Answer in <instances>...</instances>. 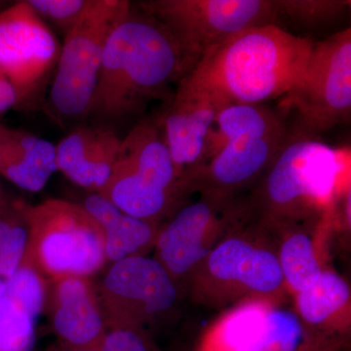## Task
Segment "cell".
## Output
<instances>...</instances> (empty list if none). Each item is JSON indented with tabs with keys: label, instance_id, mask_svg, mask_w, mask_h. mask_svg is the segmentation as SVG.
<instances>
[{
	"label": "cell",
	"instance_id": "obj_1",
	"mask_svg": "<svg viewBox=\"0 0 351 351\" xmlns=\"http://www.w3.org/2000/svg\"><path fill=\"white\" fill-rule=\"evenodd\" d=\"M314 44L276 24L252 27L205 53L179 84L223 106L282 99L306 71Z\"/></svg>",
	"mask_w": 351,
	"mask_h": 351
},
{
	"label": "cell",
	"instance_id": "obj_2",
	"mask_svg": "<svg viewBox=\"0 0 351 351\" xmlns=\"http://www.w3.org/2000/svg\"><path fill=\"white\" fill-rule=\"evenodd\" d=\"M189 71L169 32L131 8L108 38L86 117L113 122L135 114Z\"/></svg>",
	"mask_w": 351,
	"mask_h": 351
},
{
	"label": "cell",
	"instance_id": "obj_3",
	"mask_svg": "<svg viewBox=\"0 0 351 351\" xmlns=\"http://www.w3.org/2000/svg\"><path fill=\"white\" fill-rule=\"evenodd\" d=\"M316 137L299 129L288 131L252 199L263 225L293 223L332 202L345 160L341 151Z\"/></svg>",
	"mask_w": 351,
	"mask_h": 351
},
{
	"label": "cell",
	"instance_id": "obj_4",
	"mask_svg": "<svg viewBox=\"0 0 351 351\" xmlns=\"http://www.w3.org/2000/svg\"><path fill=\"white\" fill-rule=\"evenodd\" d=\"M29 228L25 260L51 280L68 276L90 278L103 269L104 232L80 205L48 199L25 206Z\"/></svg>",
	"mask_w": 351,
	"mask_h": 351
},
{
	"label": "cell",
	"instance_id": "obj_5",
	"mask_svg": "<svg viewBox=\"0 0 351 351\" xmlns=\"http://www.w3.org/2000/svg\"><path fill=\"white\" fill-rule=\"evenodd\" d=\"M166 29L189 69L205 53L240 32L276 25L277 0H149L138 4Z\"/></svg>",
	"mask_w": 351,
	"mask_h": 351
},
{
	"label": "cell",
	"instance_id": "obj_6",
	"mask_svg": "<svg viewBox=\"0 0 351 351\" xmlns=\"http://www.w3.org/2000/svg\"><path fill=\"white\" fill-rule=\"evenodd\" d=\"M126 0H89L82 17L64 36L50 91L53 110L66 119L86 117L106 46L129 12Z\"/></svg>",
	"mask_w": 351,
	"mask_h": 351
},
{
	"label": "cell",
	"instance_id": "obj_7",
	"mask_svg": "<svg viewBox=\"0 0 351 351\" xmlns=\"http://www.w3.org/2000/svg\"><path fill=\"white\" fill-rule=\"evenodd\" d=\"M283 113L295 110L297 129L317 136L350 121L351 29L315 43L306 71L281 99Z\"/></svg>",
	"mask_w": 351,
	"mask_h": 351
},
{
	"label": "cell",
	"instance_id": "obj_8",
	"mask_svg": "<svg viewBox=\"0 0 351 351\" xmlns=\"http://www.w3.org/2000/svg\"><path fill=\"white\" fill-rule=\"evenodd\" d=\"M251 239L232 233L214 247L191 277L198 298L214 304L242 297L269 301L283 292L277 253Z\"/></svg>",
	"mask_w": 351,
	"mask_h": 351
},
{
	"label": "cell",
	"instance_id": "obj_9",
	"mask_svg": "<svg viewBox=\"0 0 351 351\" xmlns=\"http://www.w3.org/2000/svg\"><path fill=\"white\" fill-rule=\"evenodd\" d=\"M242 206L233 198L201 195L182 205L163 228H159L156 258L176 283L191 279L210 252L219 243L226 226L239 215Z\"/></svg>",
	"mask_w": 351,
	"mask_h": 351
},
{
	"label": "cell",
	"instance_id": "obj_10",
	"mask_svg": "<svg viewBox=\"0 0 351 351\" xmlns=\"http://www.w3.org/2000/svg\"><path fill=\"white\" fill-rule=\"evenodd\" d=\"M100 294L101 306L112 324L143 328L174 308L179 288L156 258L137 256L112 263Z\"/></svg>",
	"mask_w": 351,
	"mask_h": 351
},
{
	"label": "cell",
	"instance_id": "obj_11",
	"mask_svg": "<svg viewBox=\"0 0 351 351\" xmlns=\"http://www.w3.org/2000/svg\"><path fill=\"white\" fill-rule=\"evenodd\" d=\"M60 52L54 34L27 1L0 13V73L12 84L18 104L38 89Z\"/></svg>",
	"mask_w": 351,
	"mask_h": 351
},
{
	"label": "cell",
	"instance_id": "obj_12",
	"mask_svg": "<svg viewBox=\"0 0 351 351\" xmlns=\"http://www.w3.org/2000/svg\"><path fill=\"white\" fill-rule=\"evenodd\" d=\"M288 128L267 136H250L223 145L195 169L182 176V193L232 198L258 184L285 143Z\"/></svg>",
	"mask_w": 351,
	"mask_h": 351
},
{
	"label": "cell",
	"instance_id": "obj_13",
	"mask_svg": "<svg viewBox=\"0 0 351 351\" xmlns=\"http://www.w3.org/2000/svg\"><path fill=\"white\" fill-rule=\"evenodd\" d=\"M223 107L209 94L179 84L169 106L159 117L180 182L182 176L204 162L208 138Z\"/></svg>",
	"mask_w": 351,
	"mask_h": 351
},
{
	"label": "cell",
	"instance_id": "obj_14",
	"mask_svg": "<svg viewBox=\"0 0 351 351\" xmlns=\"http://www.w3.org/2000/svg\"><path fill=\"white\" fill-rule=\"evenodd\" d=\"M50 302L52 326L62 341L76 350L99 346L108 319L90 278L53 280Z\"/></svg>",
	"mask_w": 351,
	"mask_h": 351
},
{
	"label": "cell",
	"instance_id": "obj_15",
	"mask_svg": "<svg viewBox=\"0 0 351 351\" xmlns=\"http://www.w3.org/2000/svg\"><path fill=\"white\" fill-rule=\"evenodd\" d=\"M121 138L112 129L78 127L56 145L57 171L98 193L119 157Z\"/></svg>",
	"mask_w": 351,
	"mask_h": 351
},
{
	"label": "cell",
	"instance_id": "obj_16",
	"mask_svg": "<svg viewBox=\"0 0 351 351\" xmlns=\"http://www.w3.org/2000/svg\"><path fill=\"white\" fill-rule=\"evenodd\" d=\"M56 171V145L0 124V173L7 180L24 191L38 193Z\"/></svg>",
	"mask_w": 351,
	"mask_h": 351
},
{
	"label": "cell",
	"instance_id": "obj_17",
	"mask_svg": "<svg viewBox=\"0 0 351 351\" xmlns=\"http://www.w3.org/2000/svg\"><path fill=\"white\" fill-rule=\"evenodd\" d=\"M119 157L147 182L180 197L184 195L158 119L138 122L122 138Z\"/></svg>",
	"mask_w": 351,
	"mask_h": 351
},
{
	"label": "cell",
	"instance_id": "obj_18",
	"mask_svg": "<svg viewBox=\"0 0 351 351\" xmlns=\"http://www.w3.org/2000/svg\"><path fill=\"white\" fill-rule=\"evenodd\" d=\"M98 193L122 213L156 223L174 212L181 198L147 182L119 157L107 182Z\"/></svg>",
	"mask_w": 351,
	"mask_h": 351
},
{
	"label": "cell",
	"instance_id": "obj_19",
	"mask_svg": "<svg viewBox=\"0 0 351 351\" xmlns=\"http://www.w3.org/2000/svg\"><path fill=\"white\" fill-rule=\"evenodd\" d=\"M350 287L341 276L332 270L321 272L317 280L306 290L295 294V313L316 331L335 336L346 328L350 313Z\"/></svg>",
	"mask_w": 351,
	"mask_h": 351
},
{
	"label": "cell",
	"instance_id": "obj_20",
	"mask_svg": "<svg viewBox=\"0 0 351 351\" xmlns=\"http://www.w3.org/2000/svg\"><path fill=\"white\" fill-rule=\"evenodd\" d=\"M285 129L282 114L265 104H226L219 110L210 132L204 162L232 141L270 135Z\"/></svg>",
	"mask_w": 351,
	"mask_h": 351
},
{
	"label": "cell",
	"instance_id": "obj_21",
	"mask_svg": "<svg viewBox=\"0 0 351 351\" xmlns=\"http://www.w3.org/2000/svg\"><path fill=\"white\" fill-rule=\"evenodd\" d=\"M339 339L307 326L295 311L270 304L257 351H337Z\"/></svg>",
	"mask_w": 351,
	"mask_h": 351
},
{
	"label": "cell",
	"instance_id": "obj_22",
	"mask_svg": "<svg viewBox=\"0 0 351 351\" xmlns=\"http://www.w3.org/2000/svg\"><path fill=\"white\" fill-rule=\"evenodd\" d=\"M270 304L265 300H251L230 311L215 328L209 351H257Z\"/></svg>",
	"mask_w": 351,
	"mask_h": 351
},
{
	"label": "cell",
	"instance_id": "obj_23",
	"mask_svg": "<svg viewBox=\"0 0 351 351\" xmlns=\"http://www.w3.org/2000/svg\"><path fill=\"white\" fill-rule=\"evenodd\" d=\"M285 285L295 294L313 285L323 271L311 235L291 230L284 237L278 253Z\"/></svg>",
	"mask_w": 351,
	"mask_h": 351
},
{
	"label": "cell",
	"instance_id": "obj_24",
	"mask_svg": "<svg viewBox=\"0 0 351 351\" xmlns=\"http://www.w3.org/2000/svg\"><path fill=\"white\" fill-rule=\"evenodd\" d=\"M158 230V223L120 214L103 228L107 263L147 256L154 248Z\"/></svg>",
	"mask_w": 351,
	"mask_h": 351
},
{
	"label": "cell",
	"instance_id": "obj_25",
	"mask_svg": "<svg viewBox=\"0 0 351 351\" xmlns=\"http://www.w3.org/2000/svg\"><path fill=\"white\" fill-rule=\"evenodd\" d=\"M47 294L45 278L27 260L6 283L5 297L22 307L34 321L45 309Z\"/></svg>",
	"mask_w": 351,
	"mask_h": 351
},
{
	"label": "cell",
	"instance_id": "obj_26",
	"mask_svg": "<svg viewBox=\"0 0 351 351\" xmlns=\"http://www.w3.org/2000/svg\"><path fill=\"white\" fill-rule=\"evenodd\" d=\"M36 323L8 298L0 300V351L34 350Z\"/></svg>",
	"mask_w": 351,
	"mask_h": 351
},
{
	"label": "cell",
	"instance_id": "obj_27",
	"mask_svg": "<svg viewBox=\"0 0 351 351\" xmlns=\"http://www.w3.org/2000/svg\"><path fill=\"white\" fill-rule=\"evenodd\" d=\"M277 4L279 15L306 27L331 24L350 7V0H277Z\"/></svg>",
	"mask_w": 351,
	"mask_h": 351
},
{
	"label": "cell",
	"instance_id": "obj_28",
	"mask_svg": "<svg viewBox=\"0 0 351 351\" xmlns=\"http://www.w3.org/2000/svg\"><path fill=\"white\" fill-rule=\"evenodd\" d=\"M25 205H16L10 228L0 248V276L8 281L25 262L29 248Z\"/></svg>",
	"mask_w": 351,
	"mask_h": 351
},
{
	"label": "cell",
	"instance_id": "obj_29",
	"mask_svg": "<svg viewBox=\"0 0 351 351\" xmlns=\"http://www.w3.org/2000/svg\"><path fill=\"white\" fill-rule=\"evenodd\" d=\"M89 0H29L27 3L43 21H48L64 36L82 17Z\"/></svg>",
	"mask_w": 351,
	"mask_h": 351
},
{
	"label": "cell",
	"instance_id": "obj_30",
	"mask_svg": "<svg viewBox=\"0 0 351 351\" xmlns=\"http://www.w3.org/2000/svg\"><path fill=\"white\" fill-rule=\"evenodd\" d=\"M99 343L101 351H156L142 327L112 324Z\"/></svg>",
	"mask_w": 351,
	"mask_h": 351
},
{
	"label": "cell",
	"instance_id": "obj_31",
	"mask_svg": "<svg viewBox=\"0 0 351 351\" xmlns=\"http://www.w3.org/2000/svg\"><path fill=\"white\" fill-rule=\"evenodd\" d=\"M83 209L101 226V230L114 221L121 211L101 193L88 196L82 205Z\"/></svg>",
	"mask_w": 351,
	"mask_h": 351
},
{
	"label": "cell",
	"instance_id": "obj_32",
	"mask_svg": "<svg viewBox=\"0 0 351 351\" xmlns=\"http://www.w3.org/2000/svg\"><path fill=\"white\" fill-rule=\"evenodd\" d=\"M18 105V97L12 84L0 73V113Z\"/></svg>",
	"mask_w": 351,
	"mask_h": 351
},
{
	"label": "cell",
	"instance_id": "obj_33",
	"mask_svg": "<svg viewBox=\"0 0 351 351\" xmlns=\"http://www.w3.org/2000/svg\"><path fill=\"white\" fill-rule=\"evenodd\" d=\"M7 207H8V205H7L6 201L4 200L3 198H2L1 195H0V213L3 212Z\"/></svg>",
	"mask_w": 351,
	"mask_h": 351
},
{
	"label": "cell",
	"instance_id": "obj_34",
	"mask_svg": "<svg viewBox=\"0 0 351 351\" xmlns=\"http://www.w3.org/2000/svg\"><path fill=\"white\" fill-rule=\"evenodd\" d=\"M78 351H101L100 350H99V346H96V348H86V350H78Z\"/></svg>",
	"mask_w": 351,
	"mask_h": 351
}]
</instances>
